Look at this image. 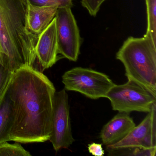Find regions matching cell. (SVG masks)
Returning a JSON list of instances; mask_svg holds the SVG:
<instances>
[{
  "mask_svg": "<svg viewBox=\"0 0 156 156\" xmlns=\"http://www.w3.org/2000/svg\"><path fill=\"white\" fill-rule=\"evenodd\" d=\"M14 121L10 141L22 143L49 140L56 91L42 72L27 65L14 72L8 89Z\"/></svg>",
  "mask_w": 156,
  "mask_h": 156,
  "instance_id": "cell-1",
  "label": "cell"
},
{
  "mask_svg": "<svg viewBox=\"0 0 156 156\" xmlns=\"http://www.w3.org/2000/svg\"><path fill=\"white\" fill-rule=\"evenodd\" d=\"M27 0H0V51L13 72L27 65L38 64L39 35L32 33L26 21Z\"/></svg>",
  "mask_w": 156,
  "mask_h": 156,
  "instance_id": "cell-2",
  "label": "cell"
},
{
  "mask_svg": "<svg viewBox=\"0 0 156 156\" xmlns=\"http://www.w3.org/2000/svg\"><path fill=\"white\" fill-rule=\"evenodd\" d=\"M124 65L128 80L135 81L156 94V44L146 35L130 36L116 55Z\"/></svg>",
  "mask_w": 156,
  "mask_h": 156,
  "instance_id": "cell-3",
  "label": "cell"
},
{
  "mask_svg": "<svg viewBox=\"0 0 156 156\" xmlns=\"http://www.w3.org/2000/svg\"><path fill=\"white\" fill-rule=\"evenodd\" d=\"M106 98L115 111L127 114L133 111L148 113L156 103V94L142 85L128 80L124 84L114 85Z\"/></svg>",
  "mask_w": 156,
  "mask_h": 156,
  "instance_id": "cell-4",
  "label": "cell"
},
{
  "mask_svg": "<svg viewBox=\"0 0 156 156\" xmlns=\"http://www.w3.org/2000/svg\"><path fill=\"white\" fill-rule=\"evenodd\" d=\"M62 82L68 91L79 92L93 99L106 98L115 84L107 75L90 68L76 67L66 71Z\"/></svg>",
  "mask_w": 156,
  "mask_h": 156,
  "instance_id": "cell-5",
  "label": "cell"
},
{
  "mask_svg": "<svg viewBox=\"0 0 156 156\" xmlns=\"http://www.w3.org/2000/svg\"><path fill=\"white\" fill-rule=\"evenodd\" d=\"M55 18L58 53L69 61L76 62L83 41L71 8L57 9Z\"/></svg>",
  "mask_w": 156,
  "mask_h": 156,
  "instance_id": "cell-6",
  "label": "cell"
},
{
  "mask_svg": "<svg viewBox=\"0 0 156 156\" xmlns=\"http://www.w3.org/2000/svg\"><path fill=\"white\" fill-rule=\"evenodd\" d=\"M49 141L55 150L68 148L74 142L71 128L68 97L65 89L55 92Z\"/></svg>",
  "mask_w": 156,
  "mask_h": 156,
  "instance_id": "cell-7",
  "label": "cell"
},
{
  "mask_svg": "<svg viewBox=\"0 0 156 156\" xmlns=\"http://www.w3.org/2000/svg\"><path fill=\"white\" fill-rule=\"evenodd\" d=\"M156 103L143 121L123 139L112 145L106 146L107 150H115L126 148H145L156 147Z\"/></svg>",
  "mask_w": 156,
  "mask_h": 156,
  "instance_id": "cell-8",
  "label": "cell"
},
{
  "mask_svg": "<svg viewBox=\"0 0 156 156\" xmlns=\"http://www.w3.org/2000/svg\"><path fill=\"white\" fill-rule=\"evenodd\" d=\"M36 51L38 64L42 72L52 67L58 61L59 53L55 18L39 36Z\"/></svg>",
  "mask_w": 156,
  "mask_h": 156,
  "instance_id": "cell-9",
  "label": "cell"
},
{
  "mask_svg": "<svg viewBox=\"0 0 156 156\" xmlns=\"http://www.w3.org/2000/svg\"><path fill=\"white\" fill-rule=\"evenodd\" d=\"M136 124L127 113L119 112L104 126L100 138L106 146L115 144L126 136Z\"/></svg>",
  "mask_w": 156,
  "mask_h": 156,
  "instance_id": "cell-10",
  "label": "cell"
},
{
  "mask_svg": "<svg viewBox=\"0 0 156 156\" xmlns=\"http://www.w3.org/2000/svg\"><path fill=\"white\" fill-rule=\"evenodd\" d=\"M27 27L32 33L40 36L54 19L58 9L34 6L27 0Z\"/></svg>",
  "mask_w": 156,
  "mask_h": 156,
  "instance_id": "cell-11",
  "label": "cell"
},
{
  "mask_svg": "<svg viewBox=\"0 0 156 156\" xmlns=\"http://www.w3.org/2000/svg\"><path fill=\"white\" fill-rule=\"evenodd\" d=\"M13 121V106L7 90L0 102V143L10 141V135Z\"/></svg>",
  "mask_w": 156,
  "mask_h": 156,
  "instance_id": "cell-12",
  "label": "cell"
},
{
  "mask_svg": "<svg viewBox=\"0 0 156 156\" xmlns=\"http://www.w3.org/2000/svg\"><path fill=\"white\" fill-rule=\"evenodd\" d=\"M147 29L146 36L156 44V0H146Z\"/></svg>",
  "mask_w": 156,
  "mask_h": 156,
  "instance_id": "cell-13",
  "label": "cell"
},
{
  "mask_svg": "<svg viewBox=\"0 0 156 156\" xmlns=\"http://www.w3.org/2000/svg\"><path fill=\"white\" fill-rule=\"evenodd\" d=\"M31 156L20 144L16 142L10 144L8 141L0 143V156Z\"/></svg>",
  "mask_w": 156,
  "mask_h": 156,
  "instance_id": "cell-14",
  "label": "cell"
},
{
  "mask_svg": "<svg viewBox=\"0 0 156 156\" xmlns=\"http://www.w3.org/2000/svg\"><path fill=\"white\" fill-rule=\"evenodd\" d=\"M14 73L7 63L0 60V102L8 90Z\"/></svg>",
  "mask_w": 156,
  "mask_h": 156,
  "instance_id": "cell-15",
  "label": "cell"
},
{
  "mask_svg": "<svg viewBox=\"0 0 156 156\" xmlns=\"http://www.w3.org/2000/svg\"><path fill=\"white\" fill-rule=\"evenodd\" d=\"M110 155H127V156H154L156 154V147L145 148L141 147L126 148L109 151Z\"/></svg>",
  "mask_w": 156,
  "mask_h": 156,
  "instance_id": "cell-16",
  "label": "cell"
},
{
  "mask_svg": "<svg viewBox=\"0 0 156 156\" xmlns=\"http://www.w3.org/2000/svg\"><path fill=\"white\" fill-rule=\"evenodd\" d=\"M32 5L38 7L59 8L73 7V0H27Z\"/></svg>",
  "mask_w": 156,
  "mask_h": 156,
  "instance_id": "cell-17",
  "label": "cell"
},
{
  "mask_svg": "<svg viewBox=\"0 0 156 156\" xmlns=\"http://www.w3.org/2000/svg\"><path fill=\"white\" fill-rule=\"evenodd\" d=\"M106 0H81L82 6L86 9L89 14L96 17L101 8V5Z\"/></svg>",
  "mask_w": 156,
  "mask_h": 156,
  "instance_id": "cell-18",
  "label": "cell"
},
{
  "mask_svg": "<svg viewBox=\"0 0 156 156\" xmlns=\"http://www.w3.org/2000/svg\"><path fill=\"white\" fill-rule=\"evenodd\" d=\"M88 149L89 153L94 156H103L105 155L102 144L95 143L89 144Z\"/></svg>",
  "mask_w": 156,
  "mask_h": 156,
  "instance_id": "cell-19",
  "label": "cell"
},
{
  "mask_svg": "<svg viewBox=\"0 0 156 156\" xmlns=\"http://www.w3.org/2000/svg\"><path fill=\"white\" fill-rule=\"evenodd\" d=\"M0 60H2V56L1 53L0 51Z\"/></svg>",
  "mask_w": 156,
  "mask_h": 156,
  "instance_id": "cell-20",
  "label": "cell"
}]
</instances>
